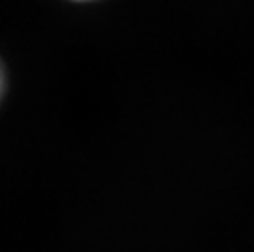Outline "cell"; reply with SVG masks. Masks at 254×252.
Listing matches in <instances>:
<instances>
[{
    "mask_svg": "<svg viewBox=\"0 0 254 252\" xmlns=\"http://www.w3.org/2000/svg\"><path fill=\"white\" fill-rule=\"evenodd\" d=\"M0 91H2V73H0Z\"/></svg>",
    "mask_w": 254,
    "mask_h": 252,
    "instance_id": "cell-1",
    "label": "cell"
}]
</instances>
